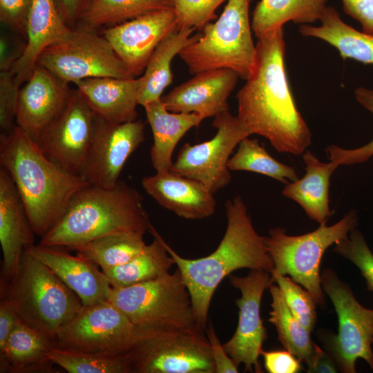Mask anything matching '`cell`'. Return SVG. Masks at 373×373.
Here are the masks:
<instances>
[{
	"instance_id": "3",
	"label": "cell",
	"mask_w": 373,
	"mask_h": 373,
	"mask_svg": "<svg viewBox=\"0 0 373 373\" xmlns=\"http://www.w3.org/2000/svg\"><path fill=\"white\" fill-rule=\"evenodd\" d=\"M0 164L14 182L32 228L40 238L56 223L74 195L88 184L50 160L18 126L0 136Z\"/></svg>"
},
{
	"instance_id": "20",
	"label": "cell",
	"mask_w": 373,
	"mask_h": 373,
	"mask_svg": "<svg viewBox=\"0 0 373 373\" xmlns=\"http://www.w3.org/2000/svg\"><path fill=\"white\" fill-rule=\"evenodd\" d=\"M35 232L8 173L0 169V243L3 254L0 287L16 277L24 251L35 245Z\"/></svg>"
},
{
	"instance_id": "49",
	"label": "cell",
	"mask_w": 373,
	"mask_h": 373,
	"mask_svg": "<svg viewBox=\"0 0 373 373\" xmlns=\"http://www.w3.org/2000/svg\"><path fill=\"white\" fill-rule=\"evenodd\" d=\"M25 47H15L6 37L0 39V70L10 71L14 64L22 55Z\"/></svg>"
},
{
	"instance_id": "24",
	"label": "cell",
	"mask_w": 373,
	"mask_h": 373,
	"mask_svg": "<svg viewBox=\"0 0 373 373\" xmlns=\"http://www.w3.org/2000/svg\"><path fill=\"white\" fill-rule=\"evenodd\" d=\"M99 117L113 123L137 119L141 77H93L73 83Z\"/></svg>"
},
{
	"instance_id": "45",
	"label": "cell",
	"mask_w": 373,
	"mask_h": 373,
	"mask_svg": "<svg viewBox=\"0 0 373 373\" xmlns=\"http://www.w3.org/2000/svg\"><path fill=\"white\" fill-rule=\"evenodd\" d=\"M345 12L358 21L362 31L373 35V0H342Z\"/></svg>"
},
{
	"instance_id": "38",
	"label": "cell",
	"mask_w": 373,
	"mask_h": 373,
	"mask_svg": "<svg viewBox=\"0 0 373 373\" xmlns=\"http://www.w3.org/2000/svg\"><path fill=\"white\" fill-rule=\"evenodd\" d=\"M333 251L353 263L361 271L367 284V289L373 292V253L364 236L356 228L347 237L334 245Z\"/></svg>"
},
{
	"instance_id": "8",
	"label": "cell",
	"mask_w": 373,
	"mask_h": 373,
	"mask_svg": "<svg viewBox=\"0 0 373 373\" xmlns=\"http://www.w3.org/2000/svg\"><path fill=\"white\" fill-rule=\"evenodd\" d=\"M108 300L133 323L146 330L198 325L189 291L178 268L172 274L143 283L112 287Z\"/></svg>"
},
{
	"instance_id": "44",
	"label": "cell",
	"mask_w": 373,
	"mask_h": 373,
	"mask_svg": "<svg viewBox=\"0 0 373 373\" xmlns=\"http://www.w3.org/2000/svg\"><path fill=\"white\" fill-rule=\"evenodd\" d=\"M211 356L215 364L216 373H237L238 366L226 352L221 344L213 325L209 323L207 328Z\"/></svg>"
},
{
	"instance_id": "15",
	"label": "cell",
	"mask_w": 373,
	"mask_h": 373,
	"mask_svg": "<svg viewBox=\"0 0 373 373\" xmlns=\"http://www.w3.org/2000/svg\"><path fill=\"white\" fill-rule=\"evenodd\" d=\"M228 277L241 296L236 300L239 309L236 329L223 347L238 367L244 365L245 372L262 373L259 356L267 334L260 317V304L265 290L272 283L271 273L250 269L246 276Z\"/></svg>"
},
{
	"instance_id": "28",
	"label": "cell",
	"mask_w": 373,
	"mask_h": 373,
	"mask_svg": "<svg viewBox=\"0 0 373 373\" xmlns=\"http://www.w3.org/2000/svg\"><path fill=\"white\" fill-rule=\"evenodd\" d=\"M194 28H177L157 46L152 54L143 75L139 90L138 104L143 107L160 99L173 81L171 64L181 50L198 39L201 33L192 35Z\"/></svg>"
},
{
	"instance_id": "47",
	"label": "cell",
	"mask_w": 373,
	"mask_h": 373,
	"mask_svg": "<svg viewBox=\"0 0 373 373\" xmlns=\"http://www.w3.org/2000/svg\"><path fill=\"white\" fill-rule=\"evenodd\" d=\"M92 0H55L57 9L66 24L73 28Z\"/></svg>"
},
{
	"instance_id": "12",
	"label": "cell",
	"mask_w": 373,
	"mask_h": 373,
	"mask_svg": "<svg viewBox=\"0 0 373 373\" xmlns=\"http://www.w3.org/2000/svg\"><path fill=\"white\" fill-rule=\"evenodd\" d=\"M37 65L73 84L93 77L135 78L101 32L80 26L47 47Z\"/></svg>"
},
{
	"instance_id": "18",
	"label": "cell",
	"mask_w": 373,
	"mask_h": 373,
	"mask_svg": "<svg viewBox=\"0 0 373 373\" xmlns=\"http://www.w3.org/2000/svg\"><path fill=\"white\" fill-rule=\"evenodd\" d=\"M71 90L69 83L37 65L20 88L17 126L37 142L41 132L64 109Z\"/></svg>"
},
{
	"instance_id": "5",
	"label": "cell",
	"mask_w": 373,
	"mask_h": 373,
	"mask_svg": "<svg viewBox=\"0 0 373 373\" xmlns=\"http://www.w3.org/2000/svg\"><path fill=\"white\" fill-rule=\"evenodd\" d=\"M22 321L53 343L59 329L82 308L78 296L44 263L23 253L15 278L0 287Z\"/></svg>"
},
{
	"instance_id": "10",
	"label": "cell",
	"mask_w": 373,
	"mask_h": 373,
	"mask_svg": "<svg viewBox=\"0 0 373 373\" xmlns=\"http://www.w3.org/2000/svg\"><path fill=\"white\" fill-rule=\"evenodd\" d=\"M151 332L133 323L107 300L83 305L59 329L54 345L77 352L123 354Z\"/></svg>"
},
{
	"instance_id": "34",
	"label": "cell",
	"mask_w": 373,
	"mask_h": 373,
	"mask_svg": "<svg viewBox=\"0 0 373 373\" xmlns=\"http://www.w3.org/2000/svg\"><path fill=\"white\" fill-rule=\"evenodd\" d=\"M268 289L272 300L269 323L275 327L285 350L307 365L316 347L311 338V332L289 310L279 287L271 283Z\"/></svg>"
},
{
	"instance_id": "7",
	"label": "cell",
	"mask_w": 373,
	"mask_h": 373,
	"mask_svg": "<svg viewBox=\"0 0 373 373\" xmlns=\"http://www.w3.org/2000/svg\"><path fill=\"white\" fill-rule=\"evenodd\" d=\"M358 222V213L352 209L336 223L320 224L313 231L300 236H289L281 227L271 229L264 239L274 264L273 271L289 276L310 293L317 305L324 306L320 271L323 256L331 245L347 237Z\"/></svg>"
},
{
	"instance_id": "32",
	"label": "cell",
	"mask_w": 373,
	"mask_h": 373,
	"mask_svg": "<svg viewBox=\"0 0 373 373\" xmlns=\"http://www.w3.org/2000/svg\"><path fill=\"white\" fill-rule=\"evenodd\" d=\"M172 8L174 0H92L75 26L97 30L154 11Z\"/></svg>"
},
{
	"instance_id": "2",
	"label": "cell",
	"mask_w": 373,
	"mask_h": 373,
	"mask_svg": "<svg viewBox=\"0 0 373 373\" xmlns=\"http://www.w3.org/2000/svg\"><path fill=\"white\" fill-rule=\"evenodd\" d=\"M225 213L224 235L217 249L205 257L184 258L164 242L189 291L197 325L204 329L207 326L211 300L224 278L242 268L269 273L274 270L264 236L254 229L241 196L225 202Z\"/></svg>"
},
{
	"instance_id": "11",
	"label": "cell",
	"mask_w": 373,
	"mask_h": 373,
	"mask_svg": "<svg viewBox=\"0 0 373 373\" xmlns=\"http://www.w3.org/2000/svg\"><path fill=\"white\" fill-rule=\"evenodd\" d=\"M132 373H216L204 329L152 331L128 353Z\"/></svg>"
},
{
	"instance_id": "19",
	"label": "cell",
	"mask_w": 373,
	"mask_h": 373,
	"mask_svg": "<svg viewBox=\"0 0 373 373\" xmlns=\"http://www.w3.org/2000/svg\"><path fill=\"white\" fill-rule=\"evenodd\" d=\"M238 78L235 71L228 68L200 72L160 99L170 112L215 117L229 111L227 99Z\"/></svg>"
},
{
	"instance_id": "1",
	"label": "cell",
	"mask_w": 373,
	"mask_h": 373,
	"mask_svg": "<svg viewBox=\"0 0 373 373\" xmlns=\"http://www.w3.org/2000/svg\"><path fill=\"white\" fill-rule=\"evenodd\" d=\"M256 48L254 68L236 95L237 117L251 134L265 137L278 152L302 155L312 134L289 86L283 27L258 38Z\"/></svg>"
},
{
	"instance_id": "40",
	"label": "cell",
	"mask_w": 373,
	"mask_h": 373,
	"mask_svg": "<svg viewBox=\"0 0 373 373\" xmlns=\"http://www.w3.org/2000/svg\"><path fill=\"white\" fill-rule=\"evenodd\" d=\"M357 102L373 115V90L358 87L354 90ZM330 161L340 165H354L366 162L373 156V139L366 144L352 149L331 144L325 149Z\"/></svg>"
},
{
	"instance_id": "39",
	"label": "cell",
	"mask_w": 373,
	"mask_h": 373,
	"mask_svg": "<svg viewBox=\"0 0 373 373\" xmlns=\"http://www.w3.org/2000/svg\"><path fill=\"white\" fill-rule=\"evenodd\" d=\"M225 1L174 0L178 28H194L201 31L211 20L217 18L216 10Z\"/></svg>"
},
{
	"instance_id": "27",
	"label": "cell",
	"mask_w": 373,
	"mask_h": 373,
	"mask_svg": "<svg viewBox=\"0 0 373 373\" xmlns=\"http://www.w3.org/2000/svg\"><path fill=\"white\" fill-rule=\"evenodd\" d=\"M54 343L21 319L0 351V372H52L55 365L48 357Z\"/></svg>"
},
{
	"instance_id": "13",
	"label": "cell",
	"mask_w": 373,
	"mask_h": 373,
	"mask_svg": "<svg viewBox=\"0 0 373 373\" xmlns=\"http://www.w3.org/2000/svg\"><path fill=\"white\" fill-rule=\"evenodd\" d=\"M212 125L217 129L214 137L200 144H184L171 171L202 183L215 193L230 183V155L239 142L251 134L229 111L216 115Z\"/></svg>"
},
{
	"instance_id": "43",
	"label": "cell",
	"mask_w": 373,
	"mask_h": 373,
	"mask_svg": "<svg viewBox=\"0 0 373 373\" xmlns=\"http://www.w3.org/2000/svg\"><path fill=\"white\" fill-rule=\"evenodd\" d=\"M264 367L269 373H298L303 370L301 361L289 351L262 350Z\"/></svg>"
},
{
	"instance_id": "37",
	"label": "cell",
	"mask_w": 373,
	"mask_h": 373,
	"mask_svg": "<svg viewBox=\"0 0 373 373\" xmlns=\"http://www.w3.org/2000/svg\"><path fill=\"white\" fill-rule=\"evenodd\" d=\"M271 276L272 283L279 287L289 310L312 332L317 321V305L312 296L289 276L274 271Z\"/></svg>"
},
{
	"instance_id": "46",
	"label": "cell",
	"mask_w": 373,
	"mask_h": 373,
	"mask_svg": "<svg viewBox=\"0 0 373 373\" xmlns=\"http://www.w3.org/2000/svg\"><path fill=\"white\" fill-rule=\"evenodd\" d=\"M20 319L13 303L7 297L1 296L0 351L3 349L10 332Z\"/></svg>"
},
{
	"instance_id": "6",
	"label": "cell",
	"mask_w": 373,
	"mask_h": 373,
	"mask_svg": "<svg viewBox=\"0 0 373 373\" xmlns=\"http://www.w3.org/2000/svg\"><path fill=\"white\" fill-rule=\"evenodd\" d=\"M251 1L228 0L217 21L207 23L200 37L181 50L178 55L190 73L228 68L248 79L256 59L249 15Z\"/></svg>"
},
{
	"instance_id": "16",
	"label": "cell",
	"mask_w": 373,
	"mask_h": 373,
	"mask_svg": "<svg viewBox=\"0 0 373 373\" xmlns=\"http://www.w3.org/2000/svg\"><path fill=\"white\" fill-rule=\"evenodd\" d=\"M144 140L142 120L113 123L96 115L93 137L80 176L90 184L115 186L126 160Z\"/></svg>"
},
{
	"instance_id": "42",
	"label": "cell",
	"mask_w": 373,
	"mask_h": 373,
	"mask_svg": "<svg viewBox=\"0 0 373 373\" xmlns=\"http://www.w3.org/2000/svg\"><path fill=\"white\" fill-rule=\"evenodd\" d=\"M32 0H0V21L14 31L26 35Z\"/></svg>"
},
{
	"instance_id": "22",
	"label": "cell",
	"mask_w": 373,
	"mask_h": 373,
	"mask_svg": "<svg viewBox=\"0 0 373 373\" xmlns=\"http://www.w3.org/2000/svg\"><path fill=\"white\" fill-rule=\"evenodd\" d=\"M142 185L160 205L179 217L200 220L215 213L214 193L195 180L171 171H161L143 178Z\"/></svg>"
},
{
	"instance_id": "17",
	"label": "cell",
	"mask_w": 373,
	"mask_h": 373,
	"mask_svg": "<svg viewBox=\"0 0 373 373\" xmlns=\"http://www.w3.org/2000/svg\"><path fill=\"white\" fill-rule=\"evenodd\" d=\"M178 28L174 8L154 11L101 33L134 77L144 73L157 46Z\"/></svg>"
},
{
	"instance_id": "35",
	"label": "cell",
	"mask_w": 373,
	"mask_h": 373,
	"mask_svg": "<svg viewBox=\"0 0 373 373\" xmlns=\"http://www.w3.org/2000/svg\"><path fill=\"white\" fill-rule=\"evenodd\" d=\"M230 171H246L258 173L286 184L298 180L295 169L271 157L257 139L249 137L238 144L236 153L229 158Z\"/></svg>"
},
{
	"instance_id": "14",
	"label": "cell",
	"mask_w": 373,
	"mask_h": 373,
	"mask_svg": "<svg viewBox=\"0 0 373 373\" xmlns=\"http://www.w3.org/2000/svg\"><path fill=\"white\" fill-rule=\"evenodd\" d=\"M95 118L79 90H72L64 109L36 142L50 160L80 176L93 137Z\"/></svg>"
},
{
	"instance_id": "21",
	"label": "cell",
	"mask_w": 373,
	"mask_h": 373,
	"mask_svg": "<svg viewBox=\"0 0 373 373\" xmlns=\"http://www.w3.org/2000/svg\"><path fill=\"white\" fill-rule=\"evenodd\" d=\"M46 266L80 298L84 306L107 300L112 287L99 267L61 247L33 245L25 250Z\"/></svg>"
},
{
	"instance_id": "41",
	"label": "cell",
	"mask_w": 373,
	"mask_h": 373,
	"mask_svg": "<svg viewBox=\"0 0 373 373\" xmlns=\"http://www.w3.org/2000/svg\"><path fill=\"white\" fill-rule=\"evenodd\" d=\"M20 88L10 71L0 73L1 135L9 133L17 126Z\"/></svg>"
},
{
	"instance_id": "9",
	"label": "cell",
	"mask_w": 373,
	"mask_h": 373,
	"mask_svg": "<svg viewBox=\"0 0 373 373\" xmlns=\"http://www.w3.org/2000/svg\"><path fill=\"white\" fill-rule=\"evenodd\" d=\"M321 283L338 321L336 334L323 332L319 335L326 351L341 372L355 373L358 358L365 361L373 370V309L361 305L350 285L333 269L321 273Z\"/></svg>"
},
{
	"instance_id": "23",
	"label": "cell",
	"mask_w": 373,
	"mask_h": 373,
	"mask_svg": "<svg viewBox=\"0 0 373 373\" xmlns=\"http://www.w3.org/2000/svg\"><path fill=\"white\" fill-rule=\"evenodd\" d=\"M72 30L60 15L55 0H32L26 23L25 48L10 70L19 86L31 76L40 54L68 37Z\"/></svg>"
},
{
	"instance_id": "36",
	"label": "cell",
	"mask_w": 373,
	"mask_h": 373,
	"mask_svg": "<svg viewBox=\"0 0 373 373\" xmlns=\"http://www.w3.org/2000/svg\"><path fill=\"white\" fill-rule=\"evenodd\" d=\"M48 359L69 373H132L128 354L77 352L52 347Z\"/></svg>"
},
{
	"instance_id": "33",
	"label": "cell",
	"mask_w": 373,
	"mask_h": 373,
	"mask_svg": "<svg viewBox=\"0 0 373 373\" xmlns=\"http://www.w3.org/2000/svg\"><path fill=\"white\" fill-rule=\"evenodd\" d=\"M144 235L141 231L111 233L66 249L105 269L126 263L140 253L146 245Z\"/></svg>"
},
{
	"instance_id": "26",
	"label": "cell",
	"mask_w": 373,
	"mask_h": 373,
	"mask_svg": "<svg viewBox=\"0 0 373 373\" xmlns=\"http://www.w3.org/2000/svg\"><path fill=\"white\" fill-rule=\"evenodd\" d=\"M153 137L151 161L156 172L171 171L172 155L179 140L191 128L198 126L204 119L195 113L169 111L161 99L144 106Z\"/></svg>"
},
{
	"instance_id": "29",
	"label": "cell",
	"mask_w": 373,
	"mask_h": 373,
	"mask_svg": "<svg viewBox=\"0 0 373 373\" xmlns=\"http://www.w3.org/2000/svg\"><path fill=\"white\" fill-rule=\"evenodd\" d=\"M320 26L301 25L300 33L321 39L335 47L343 59H352L373 65V35L358 31L345 23L338 12L327 6Z\"/></svg>"
},
{
	"instance_id": "4",
	"label": "cell",
	"mask_w": 373,
	"mask_h": 373,
	"mask_svg": "<svg viewBox=\"0 0 373 373\" xmlns=\"http://www.w3.org/2000/svg\"><path fill=\"white\" fill-rule=\"evenodd\" d=\"M151 224L140 195L119 180L113 188L87 184L68 203L39 244L66 249L115 232H149Z\"/></svg>"
},
{
	"instance_id": "25",
	"label": "cell",
	"mask_w": 373,
	"mask_h": 373,
	"mask_svg": "<svg viewBox=\"0 0 373 373\" xmlns=\"http://www.w3.org/2000/svg\"><path fill=\"white\" fill-rule=\"evenodd\" d=\"M302 157L305 175L285 184L282 195L298 203L311 220L326 224L332 214L329 206L330 178L339 165L334 161L323 162L309 150Z\"/></svg>"
},
{
	"instance_id": "48",
	"label": "cell",
	"mask_w": 373,
	"mask_h": 373,
	"mask_svg": "<svg viewBox=\"0 0 373 373\" xmlns=\"http://www.w3.org/2000/svg\"><path fill=\"white\" fill-rule=\"evenodd\" d=\"M308 373H336V364L332 356L316 345L315 352L307 365Z\"/></svg>"
},
{
	"instance_id": "31",
	"label": "cell",
	"mask_w": 373,
	"mask_h": 373,
	"mask_svg": "<svg viewBox=\"0 0 373 373\" xmlns=\"http://www.w3.org/2000/svg\"><path fill=\"white\" fill-rule=\"evenodd\" d=\"M327 0H260L253 12L251 29L258 38L288 21L314 23L327 7Z\"/></svg>"
},
{
	"instance_id": "30",
	"label": "cell",
	"mask_w": 373,
	"mask_h": 373,
	"mask_svg": "<svg viewBox=\"0 0 373 373\" xmlns=\"http://www.w3.org/2000/svg\"><path fill=\"white\" fill-rule=\"evenodd\" d=\"M153 241L131 260L122 265L102 269L112 287H124L161 276L175 265L164 240L151 225Z\"/></svg>"
}]
</instances>
